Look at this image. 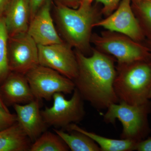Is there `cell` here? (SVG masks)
<instances>
[{
	"instance_id": "1",
	"label": "cell",
	"mask_w": 151,
	"mask_h": 151,
	"mask_svg": "<svg viewBox=\"0 0 151 151\" xmlns=\"http://www.w3.org/2000/svg\"><path fill=\"white\" fill-rule=\"evenodd\" d=\"M92 52L86 56L76 50L78 72L73 81L84 100L97 109H107L119 102L114 87L116 59L96 48H92Z\"/></svg>"
},
{
	"instance_id": "2",
	"label": "cell",
	"mask_w": 151,
	"mask_h": 151,
	"mask_svg": "<svg viewBox=\"0 0 151 151\" xmlns=\"http://www.w3.org/2000/svg\"><path fill=\"white\" fill-rule=\"evenodd\" d=\"M55 14L65 42L84 55L92 51L90 45L92 29L101 19L100 12L92 4H80L78 8L73 9L58 2Z\"/></svg>"
},
{
	"instance_id": "3",
	"label": "cell",
	"mask_w": 151,
	"mask_h": 151,
	"mask_svg": "<svg viewBox=\"0 0 151 151\" xmlns=\"http://www.w3.org/2000/svg\"><path fill=\"white\" fill-rule=\"evenodd\" d=\"M114 87L119 102L140 105L150 100L151 58L118 64Z\"/></svg>"
},
{
	"instance_id": "4",
	"label": "cell",
	"mask_w": 151,
	"mask_h": 151,
	"mask_svg": "<svg viewBox=\"0 0 151 151\" xmlns=\"http://www.w3.org/2000/svg\"><path fill=\"white\" fill-rule=\"evenodd\" d=\"M104 121L114 124L116 119L121 122L123 131L121 139L132 140L137 142L145 139L150 133L148 117L151 112V101L133 105L124 102L113 103L107 108Z\"/></svg>"
},
{
	"instance_id": "5",
	"label": "cell",
	"mask_w": 151,
	"mask_h": 151,
	"mask_svg": "<svg viewBox=\"0 0 151 151\" xmlns=\"http://www.w3.org/2000/svg\"><path fill=\"white\" fill-rule=\"evenodd\" d=\"M91 42L98 50L113 57L118 64L151 58L150 48L119 33L107 30L100 35L93 34Z\"/></svg>"
},
{
	"instance_id": "6",
	"label": "cell",
	"mask_w": 151,
	"mask_h": 151,
	"mask_svg": "<svg viewBox=\"0 0 151 151\" xmlns=\"http://www.w3.org/2000/svg\"><path fill=\"white\" fill-rule=\"evenodd\" d=\"M25 75L35 98L40 100H50L56 93L71 94L75 89L73 80L41 65H37Z\"/></svg>"
},
{
	"instance_id": "7",
	"label": "cell",
	"mask_w": 151,
	"mask_h": 151,
	"mask_svg": "<svg viewBox=\"0 0 151 151\" xmlns=\"http://www.w3.org/2000/svg\"><path fill=\"white\" fill-rule=\"evenodd\" d=\"M73 95L67 100L62 93L53 95V105L45 107L41 111L44 121L47 126L65 128L72 124L79 123L83 120L85 112L84 99L75 88Z\"/></svg>"
},
{
	"instance_id": "8",
	"label": "cell",
	"mask_w": 151,
	"mask_h": 151,
	"mask_svg": "<svg viewBox=\"0 0 151 151\" xmlns=\"http://www.w3.org/2000/svg\"><path fill=\"white\" fill-rule=\"evenodd\" d=\"M8 55L11 72L25 75L39 65L37 44L27 32L9 37Z\"/></svg>"
},
{
	"instance_id": "9",
	"label": "cell",
	"mask_w": 151,
	"mask_h": 151,
	"mask_svg": "<svg viewBox=\"0 0 151 151\" xmlns=\"http://www.w3.org/2000/svg\"><path fill=\"white\" fill-rule=\"evenodd\" d=\"M39 65L49 68L71 80L78 75L75 52L65 42L49 45H38Z\"/></svg>"
},
{
	"instance_id": "10",
	"label": "cell",
	"mask_w": 151,
	"mask_h": 151,
	"mask_svg": "<svg viewBox=\"0 0 151 151\" xmlns=\"http://www.w3.org/2000/svg\"><path fill=\"white\" fill-rule=\"evenodd\" d=\"M131 1L122 0L114 12L105 18L97 22L94 27H103L141 42L145 40V36L132 9Z\"/></svg>"
},
{
	"instance_id": "11",
	"label": "cell",
	"mask_w": 151,
	"mask_h": 151,
	"mask_svg": "<svg viewBox=\"0 0 151 151\" xmlns=\"http://www.w3.org/2000/svg\"><path fill=\"white\" fill-rule=\"evenodd\" d=\"M51 5V0H46L30 22L27 32L37 45H49L64 42L53 23Z\"/></svg>"
},
{
	"instance_id": "12",
	"label": "cell",
	"mask_w": 151,
	"mask_h": 151,
	"mask_svg": "<svg viewBox=\"0 0 151 151\" xmlns=\"http://www.w3.org/2000/svg\"><path fill=\"white\" fill-rule=\"evenodd\" d=\"M40 101L35 99L25 105H14L17 123L32 142L46 131L47 127L42 116Z\"/></svg>"
},
{
	"instance_id": "13",
	"label": "cell",
	"mask_w": 151,
	"mask_h": 151,
	"mask_svg": "<svg viewBox=\"0 0 151 151\" xmlns=\"http://www.w3.org/2000/svg\"><path fill=\"white\" fill-rule=\"evenodd\" d=\"M0 96L7 106L27 103L35 99L25 75L14 72L0 84Z\"/></svg>"
},
{
	"instance_id": "14",
	"label": "cell",
	"mask_w": 151,
	"mask_h": 151,
	"mask_svg": "<svg viewBox=\"0 0 151 151\" xmlns=\"http://www.w3.org/2000/svg\"><path fill=\"white\" fill-rule=\"evenodd\" d=\"M3 17L9 37L27 32L31 20L29 0H11Z\"/></svg>"
},
{
	"instance_id": "15",
	"label": "cell",
	"mask_w": 151,
	"mask_h": 151,
	"mask_svg": "<svg viewBox=\"0 0 151 151\" xmlns=\"http://www.w3.org/2000/svg\"><path fill=\"white\" fill-rule=\"evenodd\" d=\"M31 142L17 122L0 131V151H29Z\"/></svg>"
},
{
	"instance_id": "16",
	"label": "cell",
	"mask_w": 151,
	"mask_h": 151,
	"mask_svg": "<svg viewBox=\"0 0 151 151\" xmlns=\"http://www.w3.org/2000/svg\"><path fill=\"white\" fill-rule=\"evenodd\" d=\"M67 129L77 131L87 135L92 139L103 151H131L136 150L138 142L132 140L110 139L89 132L78 127L76 124H70Z\"/></svg>"
},
{
	"instance_id": "17",
	"label": "cell",
	"mask_w": 151,
	"mask_h": 151,
	"mask_svg": "<svg viewBox=\"0 0 151 151\" xmlns=\"http://www.w3.org/2000/svg\"><path fill=\"white\" fill-rule=\"evenodd\" d=\"M53 130L71 151H101L99 146L91 138L83 133L73 131V133L68 134L62 130Z\"/></svg>"
},
{
	"instance_id": "18",
	"label": "cell",
	"mask_w": 151,
	"mask_h": 151,
	"mask_svg": "<svg viewBox=\"0 0 151 151\" xmlns=\"http://www.w3.org/2000/svg\"><path fill=\"white\" fill-rule=\"evenodd\" d=\"M68 146L59 136L52 132H44L32 143L30 151H67Z\"/></svg>"
},
{
	"instance_id": "19",
	"label": "cell",
	"mask_w": 151,
	"mask_h": 151,
	"mask_svg": "<svg viewBox=\"0 0 151 151\" xmlns=\"http://www.w3.org/2000/svg\"><path fill=\"white\" fill-rule=\"evenodd\" d=\"M132 6L145 36L151 41V0L133 2Z\"/></svg>"
},
{
	"instance_id": "20",
	"label": "cell",
	"mask_w": 151,
	"mask_h": 151,
	"mask_svg": "<svg viewBox=\"0 0 151 151\" xmlns=\"http://www.w3.org/2000/svg\"><path fill=\"white\" fill-rule=\"evenodd\" d=\"M9 36L3 17L0 19V84L10 73L9 65L8 43Z\"/></svg>"
},
{
	"instance_id": "21",
	"label": "cell",
	"mask_w": 151,
	"mask_h": 151,
	"mask_svg": "<svg viewBox=\"0 0 151 151\" xmlns=\"http://www.w3.org/2000/svg\"><path fill=\"white\" fill-rule=\"evenodd\" d=\"M94 1L103 5L101 12L102 14L107 17L117 9L122 0H94Z\"/></svg>"
},
{
	"instance_id": "22",
	"label": "cell",
	"mask_w": 151,
	"mask_h": 151,
	"mask_svg": "<svg viewBox=\"0 0 151 151\" xmlns=\"http://www.w3.org/2000/svg\"><path fill=\"white\" fill-rule=\"evenodd\" d=\"M17 122L16 115H6L0 112V131L10 127Z\"/></svg>"
},
{
	"instance_id": "23",
	"label": "cell",
	"mask_w": 151,
	"mask_h": 151,
	"mask_svg": "<svg viewBox=\"0 0 151 151\" xmlns=\"http://www.w3.org/2000/svg\"><path fill=\"white\" fill-rule=\"evenodd\" d=\"M45 1L46 0H29L31 11V19L33 17Z\"/></svg>"
},
{
	"instance_id": "24",
	"label": "cell",
	"mask_w": 151,
	"mask_h": 151,
	"mask_svg": "<svg viewBox=\"0 0 151 151\" xmlns=\"http://www.w3.org/2000/svg\"><path fill=\"white\" fill-rule=\"evenodd\" d=\"M136 150L151 151V137L145 139L138 143Z\"/></svg>"
},
{
	"instance_id": "25",
	"label": "cell",
	"mask_w": 151,
	"mask_h": 151,
	"mask_svg": "<svg viewBox=\"0 0 151 151\" xmlns=\"http://www.w3.org/2000/svg\"><path fill=\"white\" fill-rule=\"evenodd\" d=\"M81 0H61L60 3L73 9L78 8L80 6Z\"/></svg>"
},
{
	"instance_id": "26",
	"label": "cell",
	"mask_w": 151,
	"mask_h": 151,
	"mask_svg": "<svg viewBox=\"0 0 151 151\" xmlns=\"http://www.w3.org/2000/svg\"><path fill=\"white\" fill-rule=\"evenodd\" d=\"M11 0H0V19L2 18Z\"/></svg>"
},
{
	"instance_id": "27",
	"label": "cell",
	"mask_w": 151,
	"mask_h": 151,
	"mask_svg": "<svg viewBox=\"0 0 151 151\" xmlns=\"http://www.w3.org/2000/svg\"><path fill=\"white\" fill-rule=\"evenodd\" d=\"M0 112L6 115H9L11 114L7 108V106L4 103L1 96H0Z\"/></svg>"
},
{
	"instance_id": "28",
	"label": "cell",
	"mask_w": 151,
	"mask_h": 151,
	"mask_svg": "<svg viewBox=\"0 0 151 151\" xmlns=\"http://www.w3.org/2000/svg\"><path fill=\"white\" fill-rule=\"evenodd\" d=\"M94 0H81L80 4H84L91 5L92 3Z\"/></svg>"
},
{
	"instance_id": "29",
	"label": "cell",
	"mask_w": 151,
	"mask_h": 151,
	"mask_svg": "<svg viewBox=\"0 0 151 151\" xmlns=\"http://www.w3.org/2000/svg\"><path fill=\"white\" fill-rule=\"evenodd\" d=\"M148 98L150 100L151 99V89L150 91V93H149Z\"/></svg>"
},
{
	"instance_id": "30",
	"label": "cell",
	"mask_w": 151,
	"mask_h": 151,
	"mask_svg": "<svg viewBox=\"0 0 151 151\" xmlns=\"http://www.w3.org/2000/svg\"><path fill=\"white\" fill-rule=\"evenodd\" d=\"M150 51L151 52V41H150Z\"/></svg>"
},
{
	"instance_id": "31",
	"label": "cell",
	"mask_w": 151,
	"mask_h": 151,
	"mask_svg": "<svg viewBox=\"0 0 151 151\" xmlns=\"http://www.w3.org/2000/svg\"><path fill=\"white\" fill-rule=\"evenodd\" d=\"M140 1V0H132V2L137 1Z\"/></svg>"
}]
</instances>
